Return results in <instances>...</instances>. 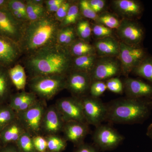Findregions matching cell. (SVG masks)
Instances as JSON below:
<instances>
[{
	"label": "cell",
	"instance_id": "obj_1",
	"mask_svg": "<svg viewBox=\"0 0 152 152\" xmlns=\"http://www.w3.org/2000/svg\"><path fill=\"white\" fill-rule=\"evenodd\" d=\"M25 68L29 77L66 76L72 70V57L67 48L56 44L27 55Z\"/></svg>",
	"mask_w": 152,
	"mask_h": 152
},
{
	"label": "cell",
	"instance_id": "obj_2",
	"mask_svg": "<svg viewBox=\"0 0 152 152\" xmlns=\"http://www.w3.org/2000/svg\"><path fill=\"white\" fill-rule=\"evenodd\" d=\"M60 23L54 15L47 12L37 20L25 24L19 44L22 54L26 56L43 48L57 44Z\"/></svg>",
	"mask_w": 152,
	"mask_h": 152
},
{
	"label": "cell",
	"instance_id": "obj_3",
	"mask_svg": "<svg viewBox=\"0 0 152 152\" xmlns=\"http://www.w3.org/2000/svg\"><path fill=\"white\" fill-rule=\"evenodd\" d=\"M107 106L105 121L112 124H142L151 115L152 100L127 97L111 101Z\"/></svg>",
	"mask_w": 152,
	"mask_h": 152
},
{
	"label": "cell",
	"instance_id": "obj_4",
	"mask_svg": "<svg viewBox=\"0 0 152 152\" xmlns=\"http://www.w3.org/2000/svg\"><path fill=\"white\" fill-rule=\"evenodd\" d=\"M67 76V75H66ZM64 75L40 76L29 79L31 92L43 100H49L61 91L66 89V77Z\"/></svg>",
	"mask_w": 152,
	"mask_h": 152
},
{
	"label": "cell",
	"instance_id": "obj_5",
	"mask_svg": "<svg viewBox=\"0 0 152 152\" xmlns=\"http://www.w3.org/2000/svg\"><path fill=\"white\" fill-rule=\"evenodd\" d=\"M47 108L45 101L39 99L27 110L17 113V118L26 132L32 136L40 134L43 118Z\"/></svg>",
	"mask_w": 152,
	"mask_h": 152
},
{
	"label": "cell",
	"instance_id": "obj_6",
	"mask_svg": "<svg viewBox=\"0 0 152 152\" xmlns=\"http://www.w3.org/2000/svg\"><path fill=\"white\" fill-rule=\"evenodd\" d=\"M148 55L142 46H132L120 42L118 58L121 63L122 74L127 77Z\"/></svg>",
	"mask_w": 152,
	"mask_h": 152
},
{
	"label": "cell",
	"instance_id": "obj_7",
	"mask_svg": "<svg viewBox=\"0 0 152 152\" xmlns=\"http://www.w3.org/2000/svg\"><path fill=\"white\" fill-rule=\"evenodd\" d=\"M124 139L118 131L108 125L101 124L96 127L93 135L95 147L102 151L115 149Z\"/></svg>",
	"mask_w": 152,
	"mask_h": 152
},
{
	"label": "cell",
	"instance_id": "obj_8",
	"mask_svg": "<svg viewBox=\"0 0 152 152\" xmlns=\"http://www.w3.org/2000/svg\"><path fill=\"white\" fill-rule=\"evenodd\" d=\"M121 73V66L118 57H98L90 74L92 82H105Z\"/></svg>",
	"mask_w": 152,
	"mask_h": 152
},
{
	"label": "cell",
	"instance_id": "obj_9",
	"mask_svg": "<svg viewBox=\"0 0 152 152\" xmlns=\"http://www.w3.org/2000/svg\"><path fill=\"white\" fill-rule=\"evenodd\" d=\"M85 119L88 124L95 127L105 121L107 106L99 98L87 95L80 98Z\"/></svg>",
	"mask_w": 152,
	"mask_h": 152
},
{
	"label": "cell",
	"instance_id": "obj_10",
	"mask_svg": "<svg viewBox=\"0 0 152 152\" xmlns=\"http://www.w3.org/2000/svg\"><path fill=\"white\" fill-rule=\"evenodd\" d=\"M117 33L121 42L132 46H141L145 37L142 26L135 20L129 19H123Z\"/></svg>",
	"mask_w": 152,
	"mask_h": 152
},
{
	"label": "cell",
	"instance_id": "obj_11",
	"mask_svg": "<svg viewBox=\"0 0 152 152\" xmlns=\"http://www.w3.org/2000/svg\"><path fill=\"white\" fill-rule=\"evenodd\" d=\"M55 105L65 123L78 121L87 123L80 98L74 96L61 98Z\"/></svg>",
	"mask_w": 152,
	"mask_h": 152
},
{
	"label": "cell",
	"instance_id": "obj_12",
	"mask_svg": "<svg viewBox=\"0 0 152 152\" xmlns=\"http://www.w3.org/2000/svg\"><path fill=\"white\" fill-rule=\"evenodd\" d=\"M26 23L16 20L9 10H0V36L19 45Z\"/></svg>",
	"mask_w": 152,
	"mask_h": 152
},
{
	"label": "cell",
	"instance_id": "obj_13",
	"mask_svg": "<svg viewBox=\"0 0 152 152\" xmlns=\"http://www.w3.org/2000/svg\"><path fill=\"white\" fill-rule=\"evenodd\" d=\"M91 83L90 74L71 70L66 77V89L73 96L82 98L88 95Z\"/></svg>",
	"mask_w": 152,
	"mask_h": 152
},
{
	"label": "cell",
	"instance_id": "obj_14",
	"mask_svg": "<svg viewBox=\"0 0 152 152\" xmlns=\"http://www.w3.org/2000/svg\"><path fill=\"white\" fill-rule=\"evenodd\" d=\"M127 97L152 100V85L139 79L127 77L123 82Z\"/></svg>",
	"mask_w": 152,
	"mask_h": 152
},
{
	"label": "cell",
	"instance_id": "obj_15",
	"mask_svg": "<svg viewBox=\"0 0 152 152\" xmlns=\"http://www.w3.org/2000/svg\"><path fill=\"white\" fill-rule=\"evenodd\" d=\"M22 55L18 44L0 36V66L8 68L12 66Z\"/></svg>",
	"mask_w": 152,
	"mask_h": 152
},
{
	"label": "cell",
	"instance_id": "obj_16",
	"mask_svg": "<svg viewBox=\"0 0 152 152\" xmlns=\"http://www.w3.org/2000/svg\"><path fill=\"white\" fill-rule=\"evenodd\" d=\"M65 122L55 105L47 107L42 122L41 132L46 135L58 134L62 132Z\"/></svg>",
	"mask_w": 152,
	"mask_h": 152
},
{
	"label": "cell",
	"instance_id": "obj_17",
	"mask_svg": "<svg viewBox=\"0 0 152 152\" xmlns=\"http://www.w3.org/2000/svg\"><path fill=\"white\" fill-rule=\"evenodd\" d=\"M62 132L65 140L77 146L84 143L89 132V128L86 123L69 121L65 123Z\"/></svg>",
	"mask_w": 152,
	"mask_h": 152
},
{
	"label": "cell",
	"instance_id": "obj_18",
	"mask_svg": "<svg viewBox=\"0 0 152 152\" xmlns=\"http://www.w3.org/2000/svg\"><path fill=\"white\" fill-rule=\"evenodd\" d=\"M115 10L124 19L134 20L139 18L143 12L140 2L135 0H114L112 1Z\"/></svg>",
	"mask_w": 152,
	"mask_h": 152
},
{
	"label": "cell",
	"instance_id": "obj_19",
	"mask_svg": "<svg viewBox=\"0 0 152 152\" xmlns=\"http://www.w3.org/2000/svg\"><path fill=\"white\" fill-rule=\"evenodd\" d=\"M38 100L37 96L34 93L23 91L20 92L12 94L9 99L8 105L17 113L27 110Z\"/></svg>",
	"mask_w": 152,
	"mask_h": 152
},
{
	"label": "cell",
	"instance_id": "obj_20",
	"mask_svg": "<svg viewBox=\"0 0 152 152\" xmlns=\"http://www.w3.org/2000/svg\"><path fill=\"white\" fill-rule=\"evenodd\" d=\"M120 42L113 37L98 39L94 45L99 57H118L119 54Z\"/></svg>",
	"mask_w": 152,
	"mask_h": 152
},
{
	"label": "cell",
	"instance_id": "obj_21",
	"mask_svg": "<svg viewBox=\"0 0 152 152\" xmlns=\"http://www.w3.org/2000/svg\"><path fill=\"white\" fill-rule=\"evenodd\" d=\"M26 132L17 118L0 132V142L1 145L15 144L21 136Z\"/></svg>",
	"mask_w": 152,
	"mask_h": 152
},
{
	"label": "cell",
	"instance_id": "obj_22",
	"mask_svg": "<svg viewBox=\"0 0 152 152\" xmlns=\"http://www.w3.org/2000/svg\"><path fill=\"white\" fill-rule=\"evenodd\" d=\"M8 72L12 84L17 90L24 91L27 83L25 67L20 64H15L9 68Z\"/></svg>",
	"mask_w": 152,
	"mask_h": 152
},
{
	"label": "cell",
	"instance_id": "obj_23",
	"mask_svg": "<svg viewBox=\"0 0 152 152\" xmlns=\"http://www.w3.org/2000/svg\"><path fill=\"white\" fill-rule=\"evenodd\" d=\"M72 58L96 55V50L93 45L81 39H77L67 48Z\"/></svg>",
	"mask_w": 152,
	"mask_h": 152
},
{
	"label": "cell",
	"instance_id": "obj_24",
	"mask_svg": "<svg viewBox=\"0 0 152 152\" xmlns=\"http://www.w3.org/2000/svg\"><path fill=\"white\" fill-rule=\"evenodd\" d=\"M9 68L0 66V105L9 101L11 94L12 82L8 72Z\"/></svg>",
	"mask_w": 152,
	"mask_h": 152
},
{
	"label": "cell",
	"instance_id": "obj_25",
	"mask_svg": "<svg viewBox=\"0 0 152 152\" xmlns=\"http://www.w3.org/2000/svg\"><path fill=\"white\" fill-rule=\"evenodd\" d=\"M98 58L97 55L72 58V70L90 74L94 67Z\"/></svg>",
	"mask_w": 152,
	"mask_h": 152
},
{
	"label": "cell",
	"instance_id": "obj_26",
	"mask_svg": "<svg viewBox=\"0 0 152 152\" xmlns=\"http://www.w3.org/2000/svg\"><path fill=\"white\" fill-rule=\"evenodd\" d=\"M77 39L75 25L60 28L57 36V44L68 48Z\"/></svg>",
	"mask_w": 152,
	"mask_h": 152
},
{
	"label": "cell",
	"instance_id": "obj_27",
	"mask_svg": "<svg viewBox=\"0 0 152 152\" xmlns=\"http://www.w3.org/2000/svg\"><path fill=\"white\" fill-rule=\"evenodd\" d=\"M132 72L152 85V56L147 55Z\"/></svg>",
	"mask_w": 152,
	"mask_h": 152
},
{
	"label": "cell",
	"instance_id": "obj_28",
	"mask_svg": "<svg viewBox=\"0 0 152 152\" xmlns=\"http://www.w3.org/2000/svg\"><path fill=\"white\" fill-rule=\"evenodd\" d=\"M81 14L79 8V1L72 2L65 18L60 23V27L74 26L80 20Z\"/></svg>",
	"mask_w": 152,
	"mask_h": 152
},
{
	"label": "cell",
	"instance_id": "obj_29",
	"mask_svg": "<svg viewBox=\"0 0 152 152\" xmlns=\"http://www.w3.org/2000/svg\"><path fill=\"white\" fill-rule=\"evenodd\" d=\"M17 118V113L8 104L0 105V132Z\"/></svg>",
	"mask_w": 152,
	"mask_h": 152
},
{
	"label": "cell",
	"instance_id": "obj_30",
	"mask_svg": "<svg viewBox=\"0 0 152 152\" xmlns=\"http://www.w3.org/2000/svg\"><path fill=\"white\" fill-rule=\"evenodd\" d=\"M48 150L53 152H61L67 146L66 141L58 134L46 136Z\"/></svg>",
	"mask_w": 152,
	"mask_h": 152
},
{
	"label": "cell",
	"instance_id": "obj_31",
	"mask_svg": "<svg viewBox=\"0 0 152 152\" xmlns=\"http://www.w3.org/2000/svg\"><path fill=\"white\" fill-rule=\"evenodd\" d=\"M78 38L89 42L92 34L91 26L86 19H81L75 25Z\"/></svg>",
	"mask_w": 152,
	"mask_h": 152
},
{
	"label": "cell",
	"instance_id": "obj_32",
	"mask_svg": "<svg viewBox=\"0 0 152 152\" xmlns=\"http://www.w3.org/2000/svg\"><path fill=\"white\" fill-rule=\"evenodd\" d=\"M21 152H37L33 141V136L28 132H25L15 143Z\"/></svg>",
	"mask_w": 152,
	"mask_h": 152
},
{
	"label": "cell",
	"instance_id": "obj_33",
	"mask_svg": "<svg viewBox=\"0 0 152 152\" xmlns=\"http://www.w3.org/2000/svg\"><path fill=\"white\" fill-rule=\"evenodd\" d=\"M96 22L97 23L103 25L111 29H117L120 26L121 21L113 15L104 13L98 15L97 19Z\"/></svg>",
	"mask_w": 152,
	"mask_h": 152
},
{
	"label": "cell",
	"instance_id": "obj_34",
	"mask_svg": "<svg viewBox=\"0 0 152 152\" xmlns=\"http://www.w3.org/2000/svg\"><path fill=\"white\" fill-rule=\"evenodd\" d=\"M79 6L80 12L83 16L86 18L91 19L96 21L98 15L92 8L88 0L79 1Z\"/></svg>",
	"mask_w": 152,
	"mask_h": 152
},
{
	"label": "cell",
	"instance_id": "obj_35",
	"mask_svg": "<svg viewBox=\"0 0 152 152\" xmlns=\"http://www.w3.org/2000/svg\"><path fill=\"white\" fill-rule=\"evenodd\" d=\"M92 34L98 39L107 37H113V29L105 26L100 24H94L91 26Z\"/></svg>",
	"mask_w": 152,
	"mask_h": 152
},
{
	"label": "cell",
	"instance_id": "obj_36",
	"mask_svg": "<svg viewBox=\"0 0 152 152\" xmlns=\"http://www.w3.org/2000/svg\"><path fill=\"white\" fill-rule=\"evenodd\" d=\"M107 89L105 82L95 81L92 82L89 93H90V96L93 97L99 98Z\"/></svg>",
	"mask_w": 152,
	"mask_h": 152
},
{
	"label": "cell",
	"instance_id": "obj_37",
	"mask_svg": "<svg viewBox=\"0 0 152 152\" xmlns=\"http://www.w3.org/2000/svg\"><path fill=\"white\" fill-rule=\"evenodd\" d=\"M105 83L107 89H108L112 92L121 94L124 91L123 83L117 77L107 80Z\"/></svg>",
	"mask_w": 152,
	"mask_h": 152
},
{
	"label": "cell",
	"instance_id": "obj_38",
	"mask_svg": "<svg viewBox=\"0 0 152 152\" xmlns=\"http://www.w3.org/2000/svg\"><path fill=\"white\" fill-rule=\"evenodd\" d=\"M33 141L37 152H44L48 151V143L45 137L40 134L33 136Z\"/></svg>",
	"mask_w": 152,
	"mask_h": 152
},
{
	"label": "cell",
	"instance_id": "obj_39",
	"mask_svg": "<svg viewBox=\"0 0 152 152\" xmlns=\"http://www.w3.org/2000/svg\"><path fill=\"white\" fill-rule=\"evenodd\" d=\"M8 10H16L27 17L26 1L21 0H9ZM28 18V17H27Z\"/></svg>",
	"mask_w": 152,
	"mask_h": 152
},
{
	"label": "cell",
	"instance_id": "obj_40",
	"mask_svg": "<svg viewBox=\"0 0 152 152\" xmlns=\"http://www.w3.org/2000/svg\"><path fill=\"white\" fill-rule=\"evenodd\" d=\"M72 2V1L65 0L64 1L61 5L59 9L55 14V18L60 23L62 21L66 16Z\"/></svg>",
	"mask_w": 152,
	"mask_h": 152
},
{
	"label": "cell",
	"instance_id": "obj_41",
	"mask_svg": "<svg viewBox=\"0 0 152 152\" xmlns=\"http://www.w3.org/2000/svg\"><path fill=\"white\" fill-rule=\"evenodd\" d=\"M90 6L95 12L99 15L103 10L106 2L104 0H88Z\"/></svg>",
	"mask_w": 152,
	"mask_h": 152
},
{
	"label": "cell",
	"instance_id": "obj_42",
	"mask_svg": "<svg viewBox=\"0 0 152 152\" xmlns=\"http://www.w3.org/2000/svg\"><path fill=\"white\" fill-rule=\"evenodd\" d=\"M75 152H98L96 147L89 144L83 143L77 146Z\"/></svg>",
	"mask_w": 152,
	"mask_h": 152
},
{
	"label": "cell",
	"instance_id": "obj_43",
	"mask_svg": "<svg viewBox=\"0 0 152 152\" xmlns=\"http://www.w3.org/2000/svg\"><path fill=\"white\" fill-rule=\"evenodd\" d=\"M12 15L13 16L16 20L18 21L19 22H22V23H26L28 22V18L26 16L20 12L19 11L16 10H9Z\"/></svg>",
	"mask_w": 152,
	"mask_h": 152
},
{
	"label": "cell",
	"instance_id": "obj_44",
	"mask_svg": "<svg viewBox=\"0 0 152 152\" xmlns=\"http://www.w3.org/2000/svg\"><path fill=\"white\" fill-rule=\"evenodd\" d=\"M0 152H21L15 144H9L7 145L2 146L0 148Z\"/></svg>",
	"mask_w": 152,
	"mask_h": 152
},
{
	"label": "cell",
	"instance_id": "obj_45",
	"mask_svg": "<svg viewBox=\"0 0 152 152\" xmlns=\"http://www.w3.org/2000/svg\"><path fill=\"white\" fill-rule=\"evenodd\" d=\"M62 4L45 7L46 10L47 12L49 14H51V15H54L58 10V9H59L60 7H61V5Z\"/></svg>",
	"mask_w": 152,
	"mask_h": 152
},
{
	"label": "cell",
	"instance_id": "obj_46",
	"mask_svg": "<svg viewBox=\"0 0 152 152\" xmlns=\"http://www.w3.org/2000/svg\"><path fill=\"white\" fill-rule=\"evenodd\" d=\"M65 0H46L45 1V7L56 5L62 4Z\"/></svg>",
	"mask_w": 152,
	"mask_h": 152
},
{
	"label": "cell",
	"instance_id": "obj_47",
	"mask_svg": "<svg viewBox=\"0 0 152 152\" xmlns=\"http://www.w3.org/2000/svg\"><path fill=\"white\" fill-rule=\"evenodd\" d=\"M9 0H0V10H8Z\"/></svg>",
	"mask_w": 152,
	"mask_h": 152
},
{
	"label": "cell",
	"instance_id": "obj_48",
	"mask_svg": "<svg viewBox=\"0 0 152 152\" xmlns=\"http://www.w3.org/2000/svg\"><path fill=\"white\" fill-rule=\"evenodd\" d=\"M30 1L35 5L38 6H45V1H44V0H30Z\"/></svg>",
	"mask_w": 152,
	"mask_h": 152
},
{
	"label": "cell",
	"instance_id": "obj_49",
	"mask_svg": "<svg viewBox=\"0 0 152 152\" xmlns=\"http://www.w3.org/2000/svg\"><path fill=\"white\" fill-rule=\"evenodd\" d=\"M146 135L152 141V124H150L147 129Z\"/></svg>",
	"mask_w": 152,
	"mask_h": 152
},
{
	"label": "cell",
	"instance_id": "obj_50",
	"mask_svg": "<svg viewBox=\"0 0 152 152\" xmlns=\"http://www.w3.org/2000/svg\"><path fill=\"white\" fill-rule=\"evenodd\" d=\"M44 152H53L50 151H48H48H46Z\"/></svg>",
	"mask_w": 152,
	"mask_h": 152
},
{
	"label": "cell",
	"instance_id": "obj_51",
	"mask_svg": "<svg viewBox=\"0 0 152 152\" xmlns=\"http://www.w3.org/2000/svg\"><path fill=\"white\" fill-rule=\"evenodd\" d=\"M1 146H2L1 144V142H0V148H1Z\"/></svg>",
	"mask_w": 152,
	"mask_h": 152
}]
</instances>
